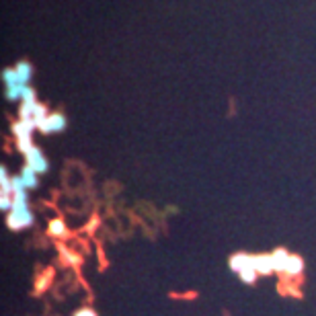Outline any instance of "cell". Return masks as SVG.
<instances>
[{
  "mask_svg": "<svg viewBox=\"0 0 316 316\" xmlns=\"http://www.w3.org/2000/svg\"><path fill=\"white\" fill-rule=\"evenodd\" d=\"M74 316H97V312L93 308H80V310H76Z\"/></svg>",
  "mask_w": 316,
  "mask_h": 316,
  "instance_id": "obj_12",
  "label": "cell"
},
{
  "mask_svg": "<svg viewBox=\"0 0 316 316\" xmlns=\"http://www.w3.org/2000/svg\"><path fill=\"white\" fill-rule=\"evenodd\" d=\"M64 127H66V117L60 113H54V115H47V119L39 125V130L45 134H52V132H62Z\"/></svg>",
  "mask_w": 316,
  "mask_h": 316,
  "instance_id": "obj_5",
  "label": "cell"
},
{
  "mask_svg": "<svg viewBox=\"0 0 316 316\" xmlns=\"http://www.w3.org/2000/svg\"><path fill=\"white\" fill-rule=\"evenodd\" d=\"M27 166H31V169L39 175V173H47V169H49V164H47V160H45V156L41 154V150L39 148H31L27 154Z\"/></svg>",
  "mask_w": 316,
  "mask_h": 316,
  "instance_id": "obj_2",
  "label": "cell"
},
{
  "mask_svg": "<svg viewBox=\"0 0 316 316\" xmlns=\"http://www.w3.org/2000/svg\"><path fill=\"white\" fill-rule=\"evenodd\" d=\"M271 257H273V269L277 273H283L285 265H288V259H290V253L285 249H277L271 253Z\"/></svg>",
  "mask_w": 316,
  "mask_h": 316,
  "instance_id": "obj_8",
  "label": "cell"
},
{
  "mask_svg": "<svg viewBox=\"0 0 316 316\" xmlns=\"http://www.w3.org/2000/svg\"><path fill=\"white\" fill-rule=\"evenodd\" d=\"M33 214L29 210V205H13L11 212H8L6 218V226L11 230H25L33 224Z\"/></svg>",
  "mask_w": 316,
  "mask_h": 316,
  "instance_id": "obj_1",
  "label": "cell"
},
{
  "mask_svg": "<svg viewBox=\"0 0 316 316\" xmlns=\"http://www.w3.org/2000/svg\"><path fill=\"white\" fill-rule=\"evenodd\" d=\"M60 257H62V261L66 265H78V263H80V257L74 255V253H70L68 249H60Z\"/></svg>",
  "mask_w": 316,
  "mask_h": 316,
  "instance_id": "obj_11",
  "label": "cell"
},
{
  "mask_svg": "<svg viewBox=\"0 0 316 316\" xmlns=\"http://www.w3.org/2000/svg\"><path fill=\"white\" fill-rule=\"evenodd\" d=\"M228 265H230V269H232L236 275H240L242 271L255 267L253 255H246V253H236V255H232L230 261H228Z\"/></svg>",
  "mask_w": 316,
  "mask_h": 316,
  "instance_id": "obj_3",
  "label": "cell"
},
{
  "mask_svg": "<svg viewBox=\"0 0 316 316\" xmlns=\"http://www.w3.org/2000/svg\"><path fill=\"white\" fill-rule=\"evenodd\" d=\"M47 234L52 236V238H66V236H68V228H66L64 220L54 218L52 222H49V226H47Z\"/></svg>",
  "mask_w": 316,
  "mask_h": 316,
  "instance_id": "obj_7",
  "label": "cell"
},
{
  "mask_svg": "<svg viewBox=\"0 0 316 316\" xmlns=\"http://www.w3.org/2000/svg\"><path fill=\"white\" fill-rule=\"evenodd\" d=\"M21 179H23V183H25L27 189H35V187L39 185V181H37V173L31 169V166H25V169L21 171Z\"/></svg>",
  "mask_w": 316,
  "mask_h": 316,
  "instance_id": "obj_9",
  "label": "cell"
},
{
  "mask_svg": "<svg viewBox=\"0 0 316 316\" xmlns=\"http://www.w3.org/2000/svg\"><path fill=\"white\" fill-rule=\"evenodd\" d=\"M17 76H19V80H21V84L27 86L29 78H31V68H29V64H19V68H17Z\"/></svg>",
  "mask_w": 316,
  "mask_h": 316,
  "instance_id": "obj_10",
  "label": "cell"
},
{
  "mask_svg": "<svg viewBox=\"0 0 316 316\" xmlns=\"http://www.w3.org/2000/svg\"><path fill=\"white\" fill-rule=\"evenodd\" d=\"M302 273H304V261H302V257L290 255L288 265H285V269H283V275H288V277H298V275H302Z\"/></svg>",
  "mask_w": 316,
  "mask_h": 316,
  "instance_id": "obj_6",
  "label": "cell"
},
{
  "mask_svg": "<svg viewBox=\"0 0 316 316\" xmlns=\"http://www.w3.org/2000/svg\"><path fill=\"white\" fill-rule=\"evenodd\" d=\"M253 263H255V269L259 275H271L273 269V257L269 253H261V255H253Z\"/></svg>",
  "mask_w": 316,
  "mask_h": 316,
  "instance_id": "obj_4",
  "label": "cell"
}]
</instances>
